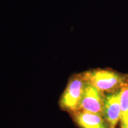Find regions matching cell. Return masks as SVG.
Here are the masks:
<instances>
[{
	"label": "cell",
	"instance_id": "obj_1",
	"mask_svg": "<svg viewBox=\"0 0 128 128\" xmlns=\"http://www.w3.org/2000/svg\"><path fill=\"white\" fill-rule=\"evenodd\" d=\"M81 74L86 82L104 94L118 92L128 80V75L109 69H94L83 72Z\"/></svg>",
	"mask_w": 128,
	"mask_h": 128
},
{
	"label": "cell",
	"instance_id": "obj_2",
	"mask_svg": "<svg viewBox=\"0 0 128 128\" xmlns=\"http://www.w3.org/2000/svg\"><path fill=\"white\" fill-rule=\"evenodd\" d=\"M85 86L86 81L81 73L72 76L60 98V108L70 114L78 111Z\"/></svg>",
	"mask_w": 128,
	"mask_h": 128
},
{
	"label": "cell",
	"instance_id": "obj_3",
	"mask_svg": "<svg viewBox=\"0 0 128 128\" xmlns=\"http://www.w3.org/2000/svg\"><path fill=\"white\" fill-rule=\"evenodd\" d=\"M105 94L86 82L78 110L103 115Z\"/></svg>",
	"mask_w": 128,
	"mask_h": 128
},
{
	"label": "cell",
	"instance_id": "obj_4",
	"mask_svg": "<svg viewBox=\"0 0 128 128\" xmlns=\"http://www.w3.org/2000/svg\"><path fill=\"white\" fill-rule=\"evenodd\" d=\"M120 114L119 91L105 94L103 116L109 128H116Z\"/></svg>",
	"mask_w": 128,
	"mask_h": 128
},
{
	"label": "cell",
	"instance_id": "obj_5",
	"mask_svg": "<svg viewBox=\"0 0 128 128\" xmlns=\"http://www.w3.org/2000/svg\"><path fill=\"white\" fill-rule=\"evenodd\" d=\"M71 116L80 128H109L103 115L78 110Z\"/></svg>",
	"mask_w": 128,
	"mask_h": 128
},
{
	"label": "cell",
	"instance_id": "obj_6",
	"mask_svg": "<svg viewBox=\"0 0 128 128\" xmlns=\"http://www.w3.org/2000/svg\"><path fill=\"white\" fill-rule=\"evenodd\" d=\"M119 93L122 118L128 114V80L119 90Z\"/></svg>",
	"mask_w": 128,
	"mask_h": 128
},
{
	"label": "cell",
	"instance_id": "obj_7",
	"mask_svg": "<svg viewBox=\"0 0 128 128\" xmlns=\"http://www.w3.org/2000/svg\"><path fill=\"white\" fill-rule=\"evenodd\" d=\"M120 128H128V114L120 118Z\"/></svg>",
	"mask_w": 128,
	"mask_h": 128
}]
</instances>
